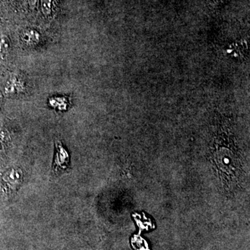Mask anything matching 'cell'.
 <instances>
[{"instance_id":"obj_4","label":"cell","mask_w":250,"mask_h":250,"mask_svg":"<svg viewBox=\"0 0 250 250\" xmlns=\"http://www.w3.org/2000/svg\"><path fill=\"white\" fill-rule=\"evenodd\" d=\"M40 35L34 30H27L22 34V39L24 43L29 45H33L39 42Z\"/></svg>"},{"instance_id":"obj_5","label":"cell","mask_w":250,"mask_h":250,"mask_svg":"<svg viewBox=\"0 0 250 250\" xmlns=\"http://www.w3.org/2000/svg\"><path fill=\"white\" fill-rule=\"evenodd\" d=\"M9 50V43L7 37L0 36V59H4Z\"/></svg>"},{"instance_id":"obj_6","label":"cell","mask_w":250,"mask_h":250,"mask_svg":"<svg viewBox=\"0 0 250 250\" xmlns=\"http://www.w3.org/2000/svg\"><path fill=\"white\" fill-rule=\"evenodd\" d=\"M51 4L52 0H41L40 1L42 13L45 16H49L51 14Z\"/></svg>"},{"instance_id":"obj_3","label":"cell","mask_w":250,"mask_h":250,"mask_svg":"<svg viewBox=\"0 0 250 250\" xmlns=\"http://www.w3.org/2000/svg\"><path fill=\"white\" fill-rule=\"evenodd\" d=\"M4 180L12 188H17L21 182V171L12 170L6 173Z\"/></svg>"},{"instance_id":"obj_1","label":"cell","mask_w":250,"mask_h":250,"mask_svg":"<svg viewBox=\"0 0 250 250\" xmlns=\"http://www.w3.org/2000/svg\"><path fill=\"white\" fill-rule=\"evenodd\" d=\"M56 148L55 157L52 166L53 171L55 173H58L67 168L70 162V156L60 141L56 142Z\"/></svg>"},{"instance_id":"obj_2","label":"cell","mask_w":250,"mask_h":250,"mask_svg":"<svg viewBox=\"0 0 250 250\" xmlns=\"http://www.w3.org/2000/svg\"><path fill=\"white\" fill-rule=\"evenodd\" d=\"M25 89V82L18 75H14L8 81L5 87L6 95H14Z\"/></svg>"},{"instance_id":"obj_7","label":"cell","mask_w":250,"mask_h":250,"mask_svg":"<svg viewBox=\"0 0 250 250\" xmlns=\"http://www.w3.org/2000/svg\"><path fill=\"white\" fill-rule=\"evenodd\" d=\"M1 93H0V104H1Z\"/></svg>"}]
</instances>
